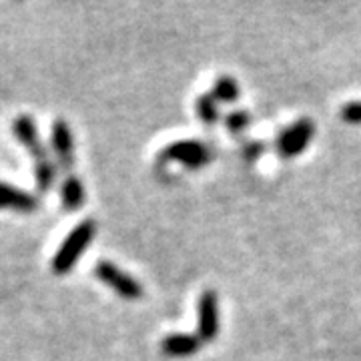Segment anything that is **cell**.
<instances>
[{
	"label": "cell",
	"mask_w": 361,
	"mask_h": 361,
	"mask_svg": "<svg viewBox=\"0 0 361 361\" xmlns=\"http://www.w3.org/2000/svg\"><path fill=\"white\" fill-rule=\"evenodd\" d=\"M51 141L52 149L59 157L61 165L65 169L73 167V161H75V141H73V133H71V127L68 123L59 118L52 123L51 130Z\"/></svg>",
	"instance_id": "cell-7"
},
{
	"label": "cell",
	"mask_w": 361,
	"mask_h": 361,
	"mask_svg": "<svg viewBox=\"0 0 361 361\" xmlns=\"http://www.w3.org/2000/svg\"><path fill=\"white\" fill-rule=\"evenodd\" d=\"M94 277H97L99 281H103L106 287H111L116 295L130 299V301L141 299L142 293H145V291H142V285L139 283L133 275L125 273L121 267H116L115 263L104 261V259L94 265Z\"/></svg>",
	"instance_id": "cell-3"
},
{
	"label": "cell",
	"mask_w": 361,
	"mask_h": 361,
	"mask_svg": "<svg viewBox=\"0 0 361 361\" xmlns=\"http://www.w3.org/2000/svg\"><path fill=\"white\" fill-rule=\"evenodd\" d=\"M251 123V115L247 111H233L227 115V129L231 130L233 135H239L249 127Z\"/></svg>",
	"instance_id": "cell-14"
},
{
	"label": "cell",
	"mask_w": 361,
	"mask_h": 361,
	"mask_svg": "<svg viewBox=\"0 0 361 361\" xmlns=\"http://www.w3.org/2000/svg\"><path fill=\"white\" fill-rule=\"evenodd\" d=\"M197 113H199V118L205 123V125H215L219 121V109H217V101L211 92H203L199 94L197 99Z\"/></svg>",
	"instance_id": "cell-12"
},
{
	"label": "cell",
	"mask_w": 361,
	"mask_h": 361,
	"mask_svg": "<svg viewBox=\"0 0 361 361\" xmlns=\"http://www.w3.org/2000/svg\"><path fill=\"white\" fill-rule=\"evenodd\" d=\"M39 207V199L25 189L0 180V209H13L20 213H32Z\"/></svg>",
	"instance_id": "cell-8"
},
{
	"label": "cell",
	"mask_w": 361,
	"mask_h": 361,
	"mask_svg": "<svg viewBox=\"0 0 361 361\" xmlns=\"http://www.w3.org/2000/svg\"><path fill=\"white\" fill-rule=\"evenodd\" d=\"M315 135V123L311 118H299L293 125L285 127L277 137V151L283 159L301 155Z\"/></svg>",
	"instance_id": "cell-4"
},
{
	"label": "cell",
	"mask_w": 361,
	"mask_h": 361,
	"mask_svg": "<svg viewBox=\"0 0 361 361\" xmlns=\"http://www.w3.org/2000/svg\"><path fill=\"white\" fill-rule=\"evenodd\" d=\"M201 339L193 334H171L161 341V349L169 357H189L199 351Z\"/></svg>",
	"instance_id": "cell-9"
},
{
	"label": "cell",
	"mask_w": 361,
	"mask_h": 361,
	"mask_svg": "<svg viewBox=\"0 0 361 361\" xmlns=\"http://www.w3.org/2000/svg\"><path fill=\"white\" fill-rule=\"evenodd\" d=\"M215 101H221V103H235L239 99V85L237 80L229 75H223L215 80V87H213V92Z\"/></svg>",
	"instance_id": "cell-11"
},
{
	"label": "cell",
	"mask_w": 361,
	"mask_h": 361,
	"mask_svg": "<svg viewBox=\"0 0 361 361\" xmlns=\"http://www.w3.org/2000/svg\"><path fill=\"white\" fill-rule=\"evenodd\" d=\"M13 133L18 141L25 145L26 149L30 151V155L35 157V161H42V159H49L47 151H44V145L40 141L39 129H37V123L30 115H20L14 118L13 123Z\"/></svg>",
	"instance_id": "cell-6"
},
{
	"label": "cell",
	"mask_w": 361,
	"mask_h": 361,
	"mask_svg": "<svg viewBox=\"0 0 361 361\" xmlns=\"http://www.w3.org/2000/svg\"><path fill=\"white\" fill-rule=\"evenodd\" d=\"M199 339L215 341L219 336V299L217 293L207 289L199 299Z\"/></svg>",
	"instance_id": "cell-5"
},
{
	"label": "cell",
	"mask_w": 361,
	"mask_h": 361,
	"mask_svg": "<svg viewBox=\"0 0 361 361\" xmlns=\"http://www.w3.org/2000/svg\"><path fill=\"white\" fill-rule=\"evenodd\" d=\"M94 233H97V223L94 221H80L77 227L66 235L65 241L61 243V247L56 249V253H54V257L51 261L52 271L56 275H66L68 271L73 269L77 265L78 259H80V255L90 245Z\"/></svg>",
	"instance_id": "cell-1"
},
{
	"label": "cell",
	"mask_w": 361,
	"mask_h": 361,
	"mask_svg": "<svg viewBox=\"0 0 361 361\" xmlns=\"http://www.w3.org/2000/svg\"><path fill=\"white\" fill-rule=\"evenodd\" d=\"M61 201L66 211H77L85 205V185L77 175H68L61 187Z\"/></svg>",
	"instance_id": "cell-10"
},
{
	"label": "cell",
	"mask_w": 361,
	"mask_h": 361,
	"mask_svg": "<svg viewBox=\"0 0 361 361\" xmlns=\"http://www.w3.org/2000/svg\"><path fill=\"white\" fill-rule=\"evenodd\" d=\"M159 163H180L187 169H201L211 163L213 153L205 142L183 139L169 142L163 151H159Z\"/></svg>",
	"instance_id": "cell-2"
},
{
	"label": "cell",
	"mask_w": 361,
	"mask_h": 361,
	"mask_svg": "<svg viewBox=\"0 0 361 361\" xmlns=\"http://www.w3.org/2000/svg\"><path fill=\"white\" fill-rule=\"evenodd\" d=\"M35 177H37V185H39L40 191L47 193L56 179V167L52 165L51 159L35 161Z\"/></svg>",
	"instance_id": "cell-13"
},
{
	"label": "cell",
	"mask_w": 361,
	"mask_h": 361,
	"mask_svg": "<svg viewBox=\"0 0 361 361\" xmlns=\"http://www.w3.org/2000/svg\"><path fill=\"white\" fill-rule=\"evenodd\" d=\"M263 151H265V142H261V141H251V142H247L245 147H243V157H245L247 161H257L259 157L263 155Z\"/></svg>",
	"instance_id": "cell-15"
}]
</instances>
